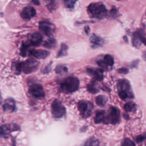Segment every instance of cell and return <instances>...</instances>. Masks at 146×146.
<instances>
[{"label":"cell","instance_id":"obj_26","mask_svg":"<svg viewBox=\"0 0 146 146\" xmlns=\"http://www.w3.org/2000/svg\"><path fill=\"white\" fill-rule=\"evenodd\" d=\"M55 70L56 74H63L67 72V68L63 65H58Z\"/></svg>","mask_w":146,"mask_h":146},{"label":"cell","instance_id":"obj_10","mask_svg":"<svg viewBox=\"0 0 146 146\" xmlns=\"http://www.w3.org/2000/svg\"><path fill=\"white\" fill-rule=\"evenodd\" d=\"M29 93L35 98H42L44 96V91L43 87L39 84H33L30 86Z\"/></svg>","mask_w":146,"mask_h":146},{"label":"cell","instance_id":"obj_4","mask_svg":"<svg viewBox=\"0 0 146 146\" xmlns=\"http://www.w3.org/2000/svg\"><path fill=\"white\" fill-rule=\"evenodd\" d=\"M79 87V79L74 76L66 78L60 83L61 90L66 93H71L78 90Z\"/></svg>","mask_w":146,"mask_h":146},{"label":"cell","instance_id":"obj_30","mask_svg":"<svg viewBox=\"0 0 146 146\" xmlns=\"http://www.w3.org/2000/svg\"><path fill=\"white\" fill-rule=\"evenodd\" d=\"M121 146H136L135 143L128 138H125L122 142Z\"/></svg>","mask_w":146,"mask_h":146},{"label":"cell","instance_id":"obj_35","mask_svg":"<svg viewBox=\"0 0 146 146\" xmlns=\"http://www.w3.org/2000/svg\"><path fill=\"white\" fill-rule=\"evenodd\" d=\"M85 31L86 33V34H88L89 33V31H90V28L88 26H86L85 27Z\"/></svg>","mask_w":146,"mask_h":146},{"label":"cell","instance_id":"obj_6","mask_svg":"<svg viewBox=\"0 0 146 146\" xmlns=\"http://www.w3.org/2000/svg\"><path fill=\"white\" fill-rule=\"evenodd\" d=\"M51 112L54 117L59 118L65 115L66 110L60 101L58 99H55L51 104Z\"/></svg>","mask_w":146,"mask_h":146},{"label":"cell","instance_id":"obj_7","mask_svg":"<svg viewBox=\"0 0 146 146\" xmlns=\"http://www.w3.org/2000/svg\"><path fill=\"white\" fill-rule=\"evenodd\" d=\"M19 129V127L16 124H4L1 127V136L2 137L8 138L10 136L11 132Z\"/></svg>","mask_w":146,"mask_h":146},{"label":"cell","instance_id":"obj_33","mask_svg":"<svg viewBox=\"0 0 146 146\" xmlns=\"http://www.w3.org/2000/svg\"><path fill=\"white\" fill-rule=\"evenodd\" d=\"M50 70H51V65L49 64V65L46 66V67L43 70V73H44V74L48 73L50 71Z\"/></svg>","mask_w":146,"mask_h":146},{"label":"cell","instance_id":"obj_25","mask_svg":"<svg viewBox=\"0 0 146 146\" xmlns=\"http://www.w3.org/2000/svg\"><path fill=\"white\" fill-rule=\"evenodd\" d=\"M67 50H68V46L66 44L62 43L61 44L60 48V50H59V51L58 53L57 57L59 58V57H62V56L66 55Z\"/></svg>","mask_w":146,"mask_h":146},{"label":"cell","instance_id":"obj_34","mask_svg":"<svg viewBox=\"0 0 146 146\" xmlns=\"http://www.w3.org/2000/svg\"><path fill=\"white\" fill-rule=\"evenodd\" d=\"M32 2L35 4V5H39V0H32Z\"/></svg>","mask_w":146,"mask_h":146},{"label":"cell","instance_id":"obj_29","mask_svg":"<svg viewBox=\"0 0 146 146\" xmlns=\"http://www.w3.org/2000/svg\"><path fill=\"white\" fill-rule=\"evenodd\" d=\"M48 1L47 3V7L50 10H54L56 9L58 5L57 1L56 0H47Z\"/></svg>","mask_w":146,"mask_h":146},{"label":"cell","instance_id":"obj_8","mask_svg":"<svg viewBox=\"0 0 146 146\" xmlns=\"http://www.w3.org/2000/svg\"><path fill=\"white\" fill-rule=\"evenodd\" d=\"M108 122L112 124H117L120 118V111L119 109L115 107H111L108 110V113L107 115Z\"/></svg>","mask_w":146,"mask_h":146},{"label":"cell","instance_id":"obj_1","mask_svg":"<svg viewBox=\"0 0 146 146\" xmlns=\"http://www.w3.org/2000/svg\"><path fill=\"white\" fill-rule=\"evenodd\" d=\"M118 95L122 100L132 99L134 97L129 82L125 79H119L117 83Z\"/></svg>","mask_w":146,"mask_h":146},{"label":"cell","instance_id":"obj_2","mask_svg":"<svg viewBox=\"0 0 146 146\" xmlns=\"http://www.w3.org/2000/svg\"><path fill=\"white\" fill-rule=\"evenodd\" d=\"M90 16L97 19H103L107 15V10L104 5L100 2H94L90 4L87 7Z\"/></svg>","mask_w":146,"mask_h":146},{"label":"cell","instance_id":"obj_32","mask_svg":"<svg viewBox=\"0 0 146 146\" xmlns=\"http://www.w3.org/2000/svg\"><path fill=\"white\" fill-rule=\"evenodd\" d=\"M117 71L119 73L124 74H127L128 72V70L126 68H119Z\"/></svg>","mask_w":146,"mask_h":146},{"label":"cell","instance_id":"obj_27","mask_svg":"<svg viewBox=\"0 0 146 146\" xmlns=\"http://www.w3.org/2000/svg\"><path fill=\"white\" fill-rule=\"evenodd\" d=\"M76 2L77 0H63L64 5L69 9H72Z\"/></svg>","mask_w":146,"mask_h":146},{"label":"cell","instance_id":"obj_14","mask_svg":"<svg viewBox=\"0 0 146 146\" xmlns=\"http://www.w3.org/2000/svg\"><path fill=\"white\" fill-rule=\"evenodd\" d=\"M29 41L32 46H39L43 41V36L39 33L34 32L30 35Z\"/></svg>","mask_w":146,"mask_h":146},{"label":"cell","instance_id":"obj_21","mask_svg":"<svg viewBox=\"0 0 146 146\" xmlns=\"http://www.w3.org/2000/svg\"><path fill=\"white\" fill-rule=\"evenodd\" d=\"M95 102L98 106L100 107H104L107 102V98L104 95H98L95 98Z\"/></svg>","mask_w":146,"mask_h":146},{"label":"cell","instance_id":"obj_28","mask_svg":"<svg viewBox=\"0 0 146 146\" xmlns=\"http://www.w3.org/2000/svg\"><path fill=\"white\" fill-rule=\"evenodd\" d=\"M29 44H26V43H22L21 48V55L25 57L27 55V50L29 48Z\"/></svg>","mask_w":146,"mask_h":146},{"label":"cell","instance_id":"obj_20","mask_svg":"<svg viewBox=\"0 0 146 146\" xmlns=\"http://www.w3.org/2000/svg\"><path fill=\"white\" fill-rule=\"evenodd\" d=\"M87 90L88 92L94 94L99 92V88L98 87V84L95 81L91 82L87 86Z\"/></svg>","mask_w":146,"mask_h":146},{"label":"cell","instance_id":"obj_22","mask_svg":"<svg viewBox=\"0 0 146 146\" xmlns=\"http://www.w3.org/2000/svg\"><path fill=\"white\" fill-rule=\"evenodd\" d=\"M84 146H100L99 141L95 137H91L86 140Z\"/></svg>","mask_w":146,"mask_h":146},{"label":"cell","instance_id":"obj_5","mask_svg":"<svg viewBox=\"0 0 146 146\" xmlns=\"http://www.w3.org/2000/svg\"><path fill=\"white\" fill-rule=\"evenodd\" d=\"M93 108V104L90 102L82 100L78 103V110L83 118H88L91 116Z\"/></svg>","mask_w":146,"mask_h":146},{"label":"cell","instance_id":"obj_9","mask_svg":"<svg viewBox=\"0 0 146 146\" xmlns=\"http://www.w3.org/2000/svg\"><path fill=\"white\" fill-rule=\"evenodd\" d=\"M132 42L133 46L136 47H139L141 43H144L146 45V38L144 37V32L141 29L138 30L133 33Z\"/></svg>","mask_w":146,"mask_h":146},{"label":"cell","instance_id":"obj_31","mask_svg":"<svg viewBox=\"0 0 146 146\" xmlns=\"http://www.w3.org/2000/svg\"><path fill=\"white\" fill-rule=\"evenodd\" d=\"M146 140V132L136 137V141L137 143H141V141Z\"/></svg>","mask_w":146,"mask_h":146},{"label":"cell","instance_id":"obj_13","mask_svg":"<svg viewBox=\"0 0 146 146\" xmlns=\"http://www.w3.org/2000/svg\"><path fill=\"white\" fill-rule=\"evenodd\" d=\"M36 14V11L33 7L27 6L25 7L21 13V17L25 19L29 20L34 17Z\"/></svg>","mask_w":146,"mask_h":146},{"label":"cell","instance_id":"obj_23","mask_svg":"<svg viewBox=\"0 0 146 146\" xmlns=\"http://www.w3.org/2000/svg\"><path fill=\"white\" fill-rule=\"evenodd\" d=\"M124 109L126 112H135L136 110V105L135 103L130 102L124 104Z\"/></svg>","mask_w":146,"mask_h":146},{"label":"cell","instance_id":"obj_38","mask_svg":"<svg viewBox=\"0 0 146 146\" xmlns=\"http://www.w3.org/2000/svg\"><path fill=\"white\" fill-rule=\"evenodd\" d=\"M124 39L125 40H126V41L127 42V38H126V37H125V36H124Z\"/></svg>","mask_w":146,"mask_h":146},{"label":"cell","instance_id":"obj_19","mask_svg":"<svg viewBox=\"0 0 146 146\" xmlns=\"http://www.w3.org/2000/svg\"><path fill=\"white\" fill-rule=\"evenodd\" d=\"M90 40L91 47L93 48H97L102 46L104 42V40L102 38L94 34L91 35Z\"/></svg>","mask_w":146,"mask_h":146},{"label":"cell","instance_id":"obj_15","mask_svg":"<svg viewBox=\"0 0 146 146\" xmlns=\"http://www.w3.org/2000/svg\"><path fill=\"white\" fill-rule=\"evenodd\" d=\"M99 66L103 68H107L108 67H112L114 63V60L112 56L109 54H107L104 56L103 59L97 61Z\"/></svg>","mask_w":146,"mask_h":146},{"label":"cell","instance_id":"obj_37","mask_svg":"<svg viewBox=\"0 0 146 146\" xmlns=\"http://www.w3.org/2000/svg\"><path fill=\"white\" fill-rule=\"evenodd\" d=\"M143 59H144V60H146V53H145V54H144L143 55Z\"/></svg>","mask_w":146,"mask_h":146},{"label":"cell","instance_id":"obj_36","mask_svg":"<svg viewBox=\"0 0 146 146\" xmlns=\"http://www.w3.org/2000/svg\"><path fill=\"white\" fill-rule=\"evenodd\" d=\"M137 63H138V60H136V61H134L133 62V64L132 65V67H135L137 65Z\"/></svg>","mask_w":146,"mask_h":146},{"label":"cell","instance_id":"obj_3","mask_svg":"<svg viewBox=\"0 0 146 146\" xmlns=\"http://www.w3.org/2000/svg\"><path fill=\"white\" fill-rule=\"evenodd\" d=\"M39 63L33 59H27L23 62L18 63L15 65L17 74L23 71L25 74H30L36 71L39 67Z\"/></svg>","mask_w":146,"mask_h":146},{"label":"cell","instance_id":"obj_18","mask_svg":"<svg viewBox=\"0 0 146 146\" xmlns=\"http://www.w3.org/2000/svg\"><path fill=\"white\" fill-rule=\"evenodd\" d=\"M30 54L37 59H44L50 55V52L44 50H32Z\"/></svg>","mask_w":146,"mask_h":146},{"label":"cell","instance_id":"obj_16","mask_svg":"<svg viewBox=\"0 0 146 146\" xmlns=\"http://www.w3.org/2000/svg\"><path fill=\"white\" fill-rule=\"evenodd\" d=\"M15 102L13 98L6 99L3 104V110L4 112H13L15 110Z\"/></svg>","mask_w":146,"mask_h":146},{"label":"cell","instance_id":"obj_11","mask_svg":"<svg viewBox=\"0 0 146 146\" xmlns=\"http://www.w3.org/2000/svg\"><path fill=\"white\" fill-rule=\"evenodd\" d=\"M39 30L46 35L51 36L54 32V26L46 21H42L39 23Z\"/></svg>","mask_w":146,"mask_h":146},{"label":"cell","instance_id":"obj_24","mask_svg":"<svg viewBox=\"0 0 146 146\" xmlns=\"http://www.w3.org/2000/svg\"><path fill=\"white\" fill-rule=\"evenodd\" d=\"M56 46V40L54 38H49L43 44V46L47 48H54Z\"/></svg>","mask_w":146,"mask_h":146},{"label":"cell","instance_id":"obj_12","mask_svg":"<svg viewBox=\"0 0 146 146\" xmlns=\"http://www.w3.org/2000/svg\"><path fill=\"white\" fill-rule=\"evenodd\" d=\"M87 74L95 80H102L103 79V70L100 68L88 67L86 70Z\"/></svg>","mask_w":146,"mask_h":146},{"label":"cell","instance_id":"obj_17","mask_svg":"<svg viewBox=\"0 0 146 146\" xmlns=\"http://www.w3.org/2000/svg\"><path fill=\"white\" fill-rule=\"evenodd\" d=\"M94 121L96 124H100V123L107 124V123H108L107 115H106V111L104 110L98 111L96 112L95 116L94 118Z\"/></svg>","mask_w":146,"mask_h":146}]
</instances>
